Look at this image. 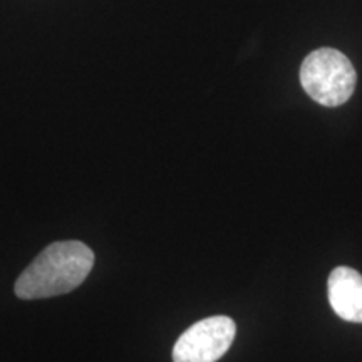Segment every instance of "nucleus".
<instances>
[{
  "label": "nucleus",
  "instance_id": "nucleus-4",
  "mask_svg": "<svg viewBox=\"0 0 362 362\" xmlns=\"http://www.w3.org/2000/svg\"><path fill=\"white\" fill-rule=\"evenodd\" d=\"M329 302L342 320L362 324V275L351 267H337L327 282Z\"/></svg>",
  "mask_w": 362,
  "mask_h": 362
},
{
  "label": "nucleus",
  "instance_id": "nucleus-2",
  "mask_svg": "<svg viewBox=\"0 0 362 362\" xmlns=\"http://www.w3.org/2000/svg\"><path fill=\"white\" fill-rule=\"evenodd\" d=\"M300 83L315 103L325 107H337L354 94L357 74L352 62L342 52L322 47L304 59Z\"/></svg>",
  "mask_w": 362,
  "mask_h": 362
},
{
  "label": "nucleus",
  "instance_id": "nucleus-3",
  "mask_svg": "<svg viewBox=\"0 0 362 362\" xmlns=\"http://www.w3.org/2000/svg\"><path fill=\"white\" fill-rule=\"evenodd\" d=\"M237 325L226 315H214L193 324L178 337L173 362H216L232 347Z\"/></svg>",
  "mask_w": 362,
  "mask_h": 362
},
{
  "label": "nucleus",
  "instance_id": "nucleus-1",
  "mask_svg": "<svg viewBox=\"0 0 362 362\" xmlns=\"http://www.w3.org/2000/svg\"><path fill=\"white\" fill-rule=\"evenodd\" d=\"M94 267V252L83 242H56L39 253L17 279L16 296L37 300L78 288Z\"/></svg>",
  "mask_w": 362,
  "mask_h": 362
}]
</instances>
